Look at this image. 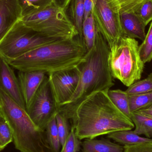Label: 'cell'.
<instances>
[{
    "label": "cell",
    "mask_w": 152,
    "mask_h": 152,
    "mask_svg": "<svg viewBox=\"0 0 152 152\" xmlns=\"http://www.w3.org/2000/svg\"><path fill=\"white\" fill-rule=\"evenodd\" d=\"M71 121L80 140L134 127L131 119L114 105L105 91L95 92L85 99L78 106Z\"/></svg>",
    "instance_id": "cell-1"
},
{
    "label": "cell",
    "mask_w": 152,
    "mask_h": 152,
    "mask_svg": "<svg viewBox=\"0 0 152 152\" xmlns=\"http://www.w3.org/2000/svg\"><path fill=\"white\" fill-rule=\"evenodd\" d=\"M110 47L98 28L95 43L78 66V84L71 98L58 109V112L71 121L78 106L88 96L98 91L108 92L114 86L108 64Z\"/></svg>",
    "instance_id": "cell-2"
},
{
    "label": "cell",
    "mask_w": 152,
    "mask_h": 152,
    "mask_svg": "<svg viewBox=\"0 0 152 152\" xmlns=\"http://www.w3.org/2000/svg\"><path fill=\"white\" fill-rule=\"evenodd\" d=\"M87 52L83 42L77 36L39 46L8 63L19 71H42L48 75L77 67Z\"/></svg>",
    "instance_id": "cell-3"
},
{
    "label": "cell",
    "mask_w": 152,
    "mask_h": 152,
    "mask_svg": "<svg viewBox=\"0 0 152 152\" xmlns=\"http://www.w3.org/2000/svg\"><path fill=\"white\" fill-rule=\"evenodd\" d=\"M0 111L10 127L15 148L20 152H54L45 130L32 121L26 109L0 89Z\"/></svg>",
    "instance_id": "cell-4"
},
{
    "label": "cell",
    "mask_w": 152,
    "mask_h": 152,
    "mask_svg": "<svg viewBox=\"0 0 152 152\" xmlns=\"http://www.w3.org/2000/svg\"><path fill=\"white\" fill-rule=\"evenodd\" d=\"M138 44L136 39L123 35L110 49L108 64L112 76L127 87L140 80L143 72L145 64Z\"/></svg>",
    "instance_id": "cell-5"
},
{
    "label": "cell",
    "mask_w": 152,
    "mask_h": 152,
    "mask_svg": "<svg viewBox=\"0 0 152 152\" xmlns=\"http://www.w3.org/2000/svg\"><path fill=\"white\" fill-rule=\"evenodd\" d=\"M21 20L26 26L47 37L68 39L79 36L65 10L53 4L41 11L23 17Z\"/></svg>",
    "instance_id": "cell-6"
},
{
    "label": "cell",
    "mask_w": 152,
    "mask_h": 152,
    "mask_svg": "<svg viewBox=\"0 0 152 152\" xmlns=\"http://www.w3.org/2000/svg\"><path fill=\"white\" fill-rule=\"evenodd\" d=\"M59 40L62 39L39 34L19 20L0 43V58L9 63L37 47Z\"/></svg>",
    "instance_id": "cell-7"
},
{
    "label": "cell",
    "mask_w": 152,
    "mask_h": 152,
    "mask_svg": "<svg viewBox=\"0 0 152 152\" xmlns=\"http://www.w3.org/2000/svg\"><path fill=\"white\" fill-rule=\"evenodd\" d=\"M120 10L112 0H97L92 10L98 28L110 49L123 36Z\"/></svg>",
    "instance_id": "cell-8"
},
{
    "label": "cell",
    "mask_w": 152,
    "mask_h": 152,
    "mask_svg": "<svg viewBox=\"0 0 152 152\" xmlns=\"http://www.w3.org/2000/svg\"><path fill=\"white\" fill-rule=\"evenodd\" d=\"M26 111L33 122L43 130H45L50 121L56 117L58 108L50 86L48 75Z\"/></svg>",
    "instance_id": "cell-9"
},
{
    "label": "cell",
    "mask_w": 152,
    "mask_h": 152,
    "mask_svg": "<svg viewBox=\"0 0 152 152\" xmlns=\"http://www.w3.org/2000/svg\"><path fill=\"white\" fill-rule=\"evenodd\" d=\"M50 86L57 108L67 102L75 92L78 84V67L48 74Z\"/></svg>",
    "instance_id": "cell-10"
},
{
    "label": "cell",
    "mask_w": 152,
    "mask_h": 152,
    "mask_svg": "<svg viewBox=\"0 0 152 152\" xmlns=\"http://www.w3.org/2000/svg\"><path fill=\"white\" fill-rule=\"evenodd\" d=\"M0 89L26 110L18 79L10 64L0 58Z\"/></svg>",
    "instance_id": "cell-11"
},
{
    "label": "cell",
    "mask_w": 152,
    "mask_h": 152,
    "mask_svg": "<svg viewBox=\"0 0 152 152\" xmlns=\"http://www.w3.org/2000/svg\"><path fill=\"white\" fill-rule=\"evenodd\" d=\"M47 75V74L42 71L19 72L18 79L26 104V110L30 106Z\"/></svg>",
    "instance_id": "cell-12"
},
{
    "label": "cell",
    "mask_w": 152,
    "mask_h": 152,
    "mask_svg": "<svg viewBox=\"0 0 152 152\" xmlns=\"http://www.w3.org/2000/svg\"><path fill=\"white\" fill-rule=\"evenodd\" d=\"M21 18L22 12L18 0H0V43Z\"/></svg>",
    "instance_id": "cell-13"
},
{
    "label": "cell",
    "mask_w": 152,
    "mask_h": 152,
    "mask_svg": "<svg viewBox=\"0 0 152 152\" xmlns=\"http://www.w3.org/2000/svg\"><path fill=\"white\" fill-rule=\"evenodd\" d=\"M120 18L123 35L144 40L146 26L136 14L120 11Z\"/></svg>",
    "instance_id": "cell-14"
},
{
    "label": "cell",
    "mask_w": 152,
    "mask_h": 152,
    "mask_svg": "<svg viewBox=\"0 0 152 152\" xmlns=\"http://www.w3.org/2000/svg\"><path fill=\"white\" fill-rule=\"evenodd\" d=\"M82 152H123L124 146L108 139H86L82 144Z\"/></svg>",
    "instance_id": "cell-15"
},
{
    "label": "cell",
    "mask_w": 152,
    "mask_h": 152,
    "mask_svg": "<svg viewBox=\"0 0 152 152\" xmlns=\"http://www.w3.org/2000/svg\"><path fill=\"white\" fill-rule=\"evenodd\" d=\"M98 27L96 22L93 12L87 19L83 21L82 26V39L84 46L88 51L94 45Z\"/></svg>",
    "instance_id": "cell-16"
},
{
    "label": "cell",
    "mask_w": 152,
    "mask_h": 152,
    "mask_svg": "<svg viewBox=\"0 0 152 152\" xmlns=\"http://www.w3.org/2000/svg\"><path fill=\"white\" fill-rule=\"evenodd\" d=\"M107 137L125 145L152 142V139L141 137L131 130L113 132L108 134Z\"/></svg>",
    "instance_id": "cell-17"
},
{
    "label": "cell",
    "mask_w": 152,
    "mask_h": 152,
    "mask_svg": "<svg viewBox=\"0 0 152 152\" xmlns=\"http://www.w3.org/2000/svg\"><path fill=\"white\" fill-rule=\"evenodd\" d=\"M131 120L135 126L134 132L136 134H144L148 138L152 137V118L139 112L131 113Z\"/></svg>",
    "instance_id": "cell-18"
},
{
    "label": "cell",
    "mask_w": 152,
    "mask_h": 152,
    "mask_svg": "<svg viewBox=\"0 0 152 152\" xmlns=\"http://www.w3.org/2000/svg\"><path fill=\"white\" fill-rule=\"evenodd\" d=\"M107 94L114 105L124 114L130 118L131 113L129 107V94L121 89H110Z\"/></svg>",
    "instance_id": "cell-19"
},
{
    "label": "cell",
    "mask_w": 152,
    "mask_h": 152,
    "mask_svg": "<svg viewBox=\"0 0 152 152\" xmlns=\"http://www.w3.org/2000/svg\"><path fill=\"white\" fill-rule=\"evenodd\" d=\"M21 8L22 18L34 14L53 4V0H18Z\"/></svg>",
    "instance_id": "cell-20"
},
{
    "label": "cell",
    "mask_w": 152,
    "mask_h": 152,
    "mask_svg": "<svg viewBox=\"0 0 152 152\" xmlns=\"http://www.w3.org/2000/svg\"><path fill=\"white\" fill-rule=\"evenodd\" d=\"M131 113L152 107V91L144 94L129 95Z\"/></svg>",
    "instance_id": "cell-21"
},
{
    "label": "cell",
    "mask_w": 152,
    "mask_h": 152,
    "mask_svg": "<svg viewBox=\"0 0 152 152\" xmlns=\"http://www.w3.org/2000/svg\"><path fill=\"white\" fill-rule=\"evenodd\" d=\"M84 0H73L71 5V14L73 22L78 33L80 40L82 39V26L84 21Z\"/></svg>",
    "instance_id": "cell-22"
},
{
    "label": "cell",
    "mask_w": 152,
    "mask_h": 152,
    "mask_svg": "<svg viewBox=\"0 0 152 152\" xmlns=\"http://www.w3.org/2000/svg\"><path fill=\"white\" fill-rule=\"evenodd\" d=\"M45 131L47 140L50 146L54 152H59L61 144L56 117L48 124Z\"/></svg>",
    "instance_id": "cell-23"
},
{
    "label": "cell",
    "mask_w": 152,
    "mask_h": 152,
    "mask_svg": "<svg viewBox=\"0 0 152 152\" xmlns=\"http://www.w3.org/2000/svg\"><path fill=\"white\" fill-rule=\"evenodd\" d=\"M140 57L144 64L152 60V20L144 40L139 46Z\"/></svg>",
    "instance_id": "cell-24"
},
{
    "label": "cell",
    "mask_w": 152,
    "mask_h": 152,
    "mask_svg": "<svg viewBox=\"0 0 152 152\" xmlns=\"http://www.w3.org/2000/svg\"><path fill=\"white\" fill-rule=\"evenodd\" d=\"M12 142L13 136L10 127L0 111V152Z\"/></svg>",
    "instance_id": "cell-25"
},
{
    "label": "cell",
    "mask_w": 152,
    "mask_h": 152,
    "mask_svg": "<svg viewBox=\"0 0 152 152\" xmlns=\"http://www.w3.org/2000/svg\"><path fill=\"white\" fill-rule=\"evenodd\" d=\"M126 91L129 95L144 94L152 91V72L146 78L136 81L129 86Z\"/></svg>",
    "instance_id": "cell-26"
},
{
    "label": "cell",
    "mask_w": 152,
    "mask_h": 152,
    "mask_svg": "<svg viewBox=\"0 0 152 152\" xmlns=\"http://www.w3.org/2000/svg\"><path fill=\"white\" fill-rule=\"evenodd\" d=\"M56 119L61 144L62 146L70 133L71 127L69 126V119L62 113L58 112Z\"/></svg>",
    "instance_id": "cell-27"
},
{
    "label": "cell",
    "mask_w": 152,
    "mask_h": 152,
    "mask_svg": "<svg viewBox=\"0 0 152 152\" xmlns=\"http://www.w3.org/2000/svg\"><path fill=\"white\" fill-rule=\"evenodd\" d=\"M77 138L75 128L71 127V130L60 152H79L80 150L81 143Z\"/></svg>",
    "instance_id": "cell-28"
},
{
    "label": "cell",
    "mask_w": 152,
    "mask_h": 152,
    "mask_svg": "<svg viewBox=\"0 0 152 152\" xmlns=\"http://www.w3.org/2000/svg\"><path fill=\"white\" fill-rule=\"evenodd\" d=\"M120 8V11L135 13L147 0H112Z\"/></svg>",
    "instance_id": "cell-29"
},
{
    "label": "cell",
    "mask_w": 152,
    "mask_h": 152,
    "mask_svg": "<svg viewBox=\"0 0 152 152\" xmlns=\"http://www.w3.org/2000/svg\"><path fill=\"white\" fill-rule=\"evenodd\" d=\"M135 14L142 20L145 26L152 20V1L147 0L136 12Z\"/></svg>",
    "instance_id": "cell-30"
},
{
    "label": "cell",
    "mask_w": 152,
    "mask_h": 152,
    "mask_svg": "<svg viewBox=\"0 0 152 152\" xmlns=\"http://www.w3.org/2000/svg\"><path fill=\"white\" fill-rule=\"evenodd\" d=\"M123 152H152V142L125 145Z\"/></svg>",
    "instance_id": "cell-31"
},
{
    "label": "cell",
    "mask_w": 152,
    "mask_h": 152,
    "mask_svg": "<svg viewBox=\"0 0 152 152\" xmlns=\"http://www.w3.org/2000/svg\"><path fill=\"white\" fill-rule=\"evenodd\" d=\"M97 0H84V20L88 18L92 12L93 8L95 6Z\"/></svg>",
    "instance_id": "cell-32"
},
{
    "label": "cell",
    "mask_w": 152,
    "mask_h": 152,
    "mask_svg": "<svg viewBox=\"0 0 152 152\" xmlns=\"http://www.w3.org/2000/svg\"><path fill=\"white\" fill-rule=\"evenodd\" d=\"M71 1V0H53L54 5L65 10Z\"/></svg>",
    "instance_id": "cell-33"
},
{
    "label": "cell",
    "mask_w": 152,
    "mask_h": 152,
    "mask_svg": "<svg viewBox=\"0 0 152 152\" xmlns=\"http://www.w3.org/2000/svg\"><path fill=\"white\" fill-rule=\"evenodd\" d=\"M138 112L144 114V115H147V116L152 118V107H150V108H147V109H142V110L138 111Z\"/></svg>",
    "instance_id": "cell-34"
},
{
    "label": "cell",
    "mask_w": 152,
    "mask_h": 152,
    "mask_svg": "<svg viewBox=\"0 0 152 152\" xmlns=\"http://www.w3.org/2000/svg\"><path fill=\"white\" fill-rule=\"evenodd\" d=\"M151 1H152V0H151Z\"/></svg>",
    "instance_id": "cell-35"
}]
</instances>
